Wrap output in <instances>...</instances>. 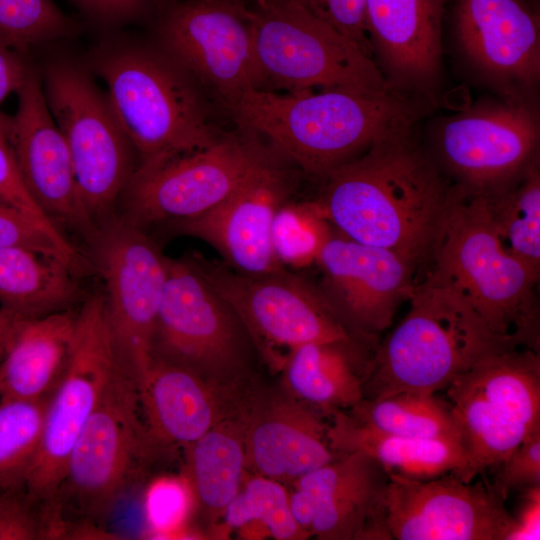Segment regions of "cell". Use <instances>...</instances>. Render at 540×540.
Returning a JSON list of instances; mask_svg holds the SVG:
<instances>
[{"mask_svg": "<svg viewBox=\"0 0 540 540\" xmlns=\"http://www.w3.org/2000/svg\"><path fill=\"white\" fill-rule=\"evenodd\" d=\"M412 127L384 135L331 171L315 200L342 235L418 264L431 257L455 183L416 143Z\"/></svg>", "mask_w": 540, "mask_h": 540, "instance_id": "1", "label": "cell"}, {"mask_svg": "<svg viewBox=\"0 0 540 540\" xmlns=\"http://www.w3.org/2000/svg\"><path fill=\"white\" fill-rule=\"evenodd\" d=\"M227 108L240 128L262 135L302 171L324 179L384 135L412 127L423 105L396 91L251 89Z\"/></svg>", "mask_w": 540, "mask_h": 540, "instance_id": "2", "label": "cell"}, {"mask_svg": "<svg viewBox=\"0 0 540 540\" xmlns=\"http://www.w3.org/2000/svg\"><path fill=\"white\" fill-rule=\"evenodd\" d=\"M409 301L405 318L374 350L364 399L404 391L435 394L485 357L520 347L496 333L433 269Z\"/></svg>", "mask_w": 540, "mask_h": 540, "instance_id": "3", "label": "cell"}, {"mask_svg": "<svg viewBox=\"0 0 540 540\" xmlns=\"http://www.w3.org/2000/svg\"><path fill=\"white\" fill-rule=\"evenodd\" d=\"M90 67L138 158L136 171L158 168L204 149L221 135L208 119L198 85L159 48L106 41Z\"/></svg>", "mask_w": 540, "mask_h": 540, "instance_id": "4", "label": "cell"}, {"mask_svg": "<svg viewBox=\"0 0 540 540\" xmlns=\"http://www.w3.org/2000/svg\"><path fill=\"white\" fill-rule=\"evenodd\" d=\"M455 185L431 253L432 269L449 280L496 333L539 351V275L502 246L481 195Z\"/></svg>", "mask_w": 540, "mask_h": 540, "instance_id": "5", "label": "cell"}, {"mask_svg": "<svg viewBox=\"0 0 540 540\" xmlns=\"http://www.w3.org/2000/svg\"><path fill=\"white\" fill-rule=\"evenodd\" d=\"M256 353L251 335L205 275L195 254L167 260L152 358L220 389L244 393Z\"/></svg>", "mask_w": 540, "mask_h": 540, "instance_id": "6", "label": "cell"}, {"mask_svg": "<svg viewBox=\"0 0 540 540\" xmlns=\"http://www.w3.org/2000/svg\"><path fill=\"white\" fill-rule=\"evenodd\" d=\"M251 14L259 89L395 91L371 57L301 6L256 0Z\"/></svg>", "mask_w": 540, "mask_h": 540, "instance_id": "7", "label": "cell"}, {"mask_svg": "<svg viewBox=\"0 0 540 540\" xmlns=\"http://www.w3.org/2000/svg\"><path fill=\"white\" fill-rule=\"evenodd\" d=\"M41 79L82 202L99 228L117 215L120 197L138 167L136 151L87 68L70 58H54L45 64Z\"/></svg>", "mask_w": 540, "mask_h": 540, "instance_id": "8", "label": "cell"}, {"mask_svg": "<svg viewBox=\"0 0 540 540\" xmlns=\"http://www.w3.org/2000/svg\"><path fill=\"white\" fill-rule=\"evenodd\" d=\"M471 481L498 467L540 428V354L525 347L485 357L446 388Z\"/></svg>", "mask_w": 540, "mask_h": 540, "instance_id": "9", "label": "cell"}, {"mask_svg": "<svg viewBox=\"0 0 540 540\" xmlns=\"http://www.w3.org/2000/svg\"><path fill=\"white\" fill-rule=\"evenodd\" d=\"M118 366L103 292L78 308L70 354L51 393L39 449L25 483L44 504L57 501L69 454Z\"/></svg>", "mask_w": 540, "mask_h": 540, "instance_id": "10", "label": "cell"}, {"mask_svg": "<svg viewBox=\"0 0 540 540\" xmlns=\"http://www.w3.org/2000/svg\"><path fill=\"white\" fill-rule=\"evenodd\" d=\"M273 160L255 133L240 128L221 134L204 149L152 170L136 171L120 197L117 216L144 230L196 217Z\"/></svg>", "mask_w": 540, "mask_h": 540, "instance_id": "11", "label": "cell"}, {"mask_svg": "<svg viewBox=\"0 0 540 540\" xmlns=\"http://www.w3.org/2000/svg\"><path fill=\"white\" fill-rule=\"evenodd\" d=\"M104 283L117 362L135 385L152 363V339L168 257L146 230L117 215L98 228L87 247Z\"/></svg>", "mask_w": 540, "mask_h": 540, "instance_id": "12", "label": "cell"}, {"mask_svg": "<svg viewBox=\"0 0 540 540\" xmlns=\"http://www.w3.org/2000/svg\"><path fill=\"white\" fill-rule=\"evenodd\" d=\"M158 48L226 106L259 89L252 14L242 0H156Z\"/></svg>", "mask_w": 540, "mask_h": 540, "instance_id": "13", "label": "cell"}, {"mask_svg": "<svg viewBox=\"0 0 540 540\" xmlns=\"http://www.w3.org/2000/svg\"><path fill=\"white\" fill-rule=\"evenodd\" d=\"M151 456L136 385L118 365L69 454L57 502L106 516Z\"/></svg>", "mask_w": 540, "mask_h": 540, "instance_id": "14", "label": "cell"}, {"mask_svg": "<svg viewBox=\"0 0 540 540\" xmlns=\"http://www.w3.org/2000/svg\"><path fill=\"white\" fill-rule=\"evenodd\" d=\"M195 257L216 290L230 303L259 353L280 363L302 345L353 337L337 318L317 285L286 268L261 273L238 272L223 262Z\"/></svg>", "mask_w": 540, "mask_h": 540, "instance_id": "15", "label": "cell"}, {"mask_svg": "<svg viewBox=\"0 0 540 540\" xmlns=\"http://www.w3.org/2000/svg\"><path fill=\"white\" fill-rule=\"evenodd\" d=\"M454 472L417 480L389 474L383 505L392 539L505 540L512 523L493 482Z\"/></svg>", "mask_w": 540, "mask_h": 540, "instance_id": "16", "label": "cell"}, {"mask_svg": "<svg viewBox=\"0 0 540 540\" xmlns=\"http://www.w3.org/2000/svg\"><path fill=\"white\" fill-rule=\"evenodd\" d=\"M320 292L346 330L376 348L415 285L417 263L390 249L350 239L334 228L315 262Z\"/></svg>", "mask_w": 540, "mask_h": 540, "instance_id": "17", "label": "cell"}, {"mask_svg": "<svg viewBox=\"0 0 540 540\" xmlns=\"http://www.w3.org/2000/svg\"><path fill=\"white\" fill-rule=\"evenodd\" d=\"M16 94L17 110L6 115L5 128L22 182L66 238L68 231L88 247L98 228L82 202L67 144L47 105L41 73L34 66Z\"/></svg>", "mask_w": 540, "mask_h": 540, "instance_id": "18", "label": "cell"}, {"mask_svg": "<svg viewBox=\"0 0 540 540\" xmlns=\"http://www.w3.org/2000/svg\"><path fill=\"white\" fill-rule=\"evenodd\" d=\"M437 143L456 184L474 190L493 187L538 158V116L527 99L506 98L449 118Z\"/></svg>", "mask_w": 540, "mask_h": 540, "instance_id": "19", "label": "cell"}, {"mask_svg": "<svg viewBox=\"0 0 540 540\" xmlns=\"http://www.w3.org/2000/svg\"><path fill=\"white\" fill-rule=\"evenodd\" d=\"M389 473L360 451L340 454L292 482L291 513L323 540L392 539L384 516Z\"/></svg>", "mask_w": 540, "mask_h": 540, "instance_id": "20", "label": "cell"}, {"mask_svg": "<svg viewBox=\"0 0 540 540\" xmlns=\"http://www.w3.org/2000/svg\"><path fill=\"white\" fill-rule=\"evenodd\" d=\"M297 183L295 170L273 160L217 206L196 217L168 222V230L204 241L221 255L223 263L238 272L280 270L285 267L273 251L272 223Z\"/></svg>", "mask_w": 540, "mask_h": 540, "instance_id": "21", "label": "cell"}, {"mask_svg": "<svg viewBox=\"0 0 540 540\" xmlns=\"http://www.w3.org/2000/svg\"><path fill=\"white\" fill-rule=\"evenodd\" d=\"M455 26L466 57L504 91L527 99L540 78L538 14L524 0H456Z\"/></svg>", "mask_w": 540, "mask_h": 540, "instance_id": "22", "label": "cell"}, {"mask_svg": "<svg viewBox=\"0 0 540 540\" xmlns=\"http://www.w3.org/2000/svg\"><path fill=\"white\" fill-rule=\"evenodd\" d=\"M447 0H366L365 20L389 85L424 101L438 84Z\"/></svg>", "mask_w": 540, "mask_h": 540, "instance_id": "23", "label": "cell"}, {"mask_svg": "<svg viewBox=\"0 0 540 540\" xmlns=\"http://www.w3.org/2000/svg\"><path fill=\"white\" fill-rule=\"evenodd\" d=\"M318 408L294 396H250L245 435L246 467L253 474L293 482L338 454L330 424ZM325 415V414H324Z\"/></svg>", "mask_w": 540, "mask_h": 540, "instance_id": "24", "label": "cell"}, {"mask_svg": "<svg viewBox=\"0 0 540 540\" xmlns=\"http://www.w3.org/2000/svg\"><path fill=\"white\" fill-rule=\"evenodd\" d=\"M136 388L152 455L159 448H186L239 410L249 398L245 393L220 389L188 370L156 359Z\"/></svg>", "mask_w": 540, "mask_h": 540, "instance_id": "25", "label": "cell"}, {"mask_svg": "<svg viewBox=\"0 0 540 540\" xmlns=\"http://www.w3.org/2000/svg\"><path fill=\"white\" fill-rule=\"evenodd\" d=\"M78 308L41 317H17L0 359V400L51 395L65 369Z\"/></svg>", "mask_w": 540, "mask_h": 540, "instance_id": "26", "label": "cell"}, {"mask_svg": "<svg viewBox=\"0 0 540 540\" xmlns=\"http://www.w3.org/2000/svg\"><path fill=\"white\" fill-rule=\"evenodd\" d=\"M374 350L356 338L310 343L289 351L280 367L292 396L330 416L364 399Z\"/></svg>", "mask_w": 540, "mask_h": 540, "instance_id": "27", "label": "cell"}, {"mask_svg": "<svg viewBox=\"0 0 540 540\" xmlns=\"http://www.w3.org/2000/svg\"><path fill=\"white\" fill-rule=\"evenodd\" d=\"M329 437L338 453L360 451L379 463L389 474L426 480L467 466L462 444L456 439H424L388 434L362 425L346 411L331 415Z\"/></svg>", "mask_w": 540, "mask_h": 540, "instance_id": "28", "label": "cell"}, {"mask_svg": "<svg viewBox=\"0 0 540 540\" xmlns=\"http://www.w3.org/2000/svg\"><path fill=\"white\" fill-rule=\"evenodd\" d=\"M79 268L56 255L23 248H0V306L24 318L75 308L83 300Z\"/></svg>", "mask_w": 540, "mask_h": 540, "instance_id": "29", "label": "cell"}, {"mask_svg": "<svg viewBox=\"0 0 540 540\" xmlns=\"http://www.w3.org/2000/svg\"><path fill=\"white\" fill-rule=\"evenodd\" d=\"M248 401L186 447L184 473L193 487L198 507L213 527L246 477Z\"/></svg>", "mask_w": 540, "mask_h": 540, "instance_id": "30", "label": "cell"}, {"mask_svg": "<svg viewBox=\"0 0 540 540\" xmlns=\"http://www.w3.org/2000/svg\"><path fill=\"white\" fill-rule=\"evenodd\" d=\"M475 191L481 195L493 230L505 250L539 275L540 171L538 158L512 179Z\"/></svg>", "mask_w": 540, "mask_h": 540, "instance_id": "31", "label": "cell"}, {"mask_svg": "<svg viewBox=\"0 0 540 540\" xmlns=\"http://www.w3.org/2000/svg\"><path fill=\"white\" fill-rule=\"evenodd\" d=\"M213 528V535L219 538L230 532H236L243 539L309 538L291 513L289 492L282 482L253 473L246 475L240 490Z\"/></svg>", "mask_w": 540, "mask_h": 540, "instance_id": "32", "label": "cell"}, {"mask_svg": "<svg viewBox=\"0 0 540 540\" xmlns=\"http://www.w3.org/2000/svg\"><path fill=\"white\" fill-rule=\"evenodd\" d=\"M344 411L357 422L379 432L460 441L451 404L435 394L398 392L381 398L363 399Z\"/></svg>", "mask_w": 540, "mask_h": 540, "instance_id": "33", "label": "cell"}, {"mask_svg": "<svg viewBox=\"0 0 540 540\" xmlns=\"http://www.w3.org/2000/svg\"><path fill=\"white\" fill-rule=\"evenodd\" d=\"M49 397L0 400V491L25 488L39 449Z\"/></svg>", "mask_w": 540, "mask_h": 540, "instance_id": "34", "label": "cell"}, {"mask_svg": "<svg viewBox=\"0 0 540 540\" xmlns=\"http://www.w3.org/2000/svg\"><path fill=\"white\" fill-rule=\"evenodd\" d=\"M79 24L53 0H0V47L23 54L75 36Z\"/></svg>", "mask_w": 540, "mask_h": 540, "instance_id": "35", "label": "cell"}, {"mask_svg": "<svg viewBox=\"0 0 540 540\" xmlns=\"http://www.w3.org/2000/svg\"><path fill=\"white\" fill-rule=\"evenodd\" d=\"M332 229L316 200L287 201L272 223L276 259L285 268L302 269L315 264Z\"/></svg>", "mask_w": 540, "mask_h": 540, "instance_id": "36", "label": "cell"}, {"mask_svg": "<svg viewBox=\"0 0 540 540\" xmlns=\"http://www.w3.org/2000/svg\"><path fill=\"white\" fill-rule=\"evenodd\" d=\"M198 508L193 487L184 473L152 480L144 494L147 536L151 539H200L190 520Z\"/></svg>", "mask_w": 540, "mask_h": 540, "instance_id": "37", "label": "cell"}, {"mask_svg": "<svg viewBox=\"0 0 540 540\" xmlns=\"http://www.w3.org/2000/svg\"><path fill=\"white\" fill-rule=\"evenodd\" d=\"M9 247L60 256L78 268L87 264L74 243L51 233L16 207L0 201V248Z\"/></svg>", "mask_w": 540, "mask_h": 540, "instance_id": "38", "label": "cell"}, {"mask_svg": "<svg viewBox=\"0 0 540 540\" xmlns=\"http://www.w3.org/2000/svg\"><path fill=\"white\" fill-rule=\"evenodd\" d=\"M20 490L0 491V540L47 539V506Z\"/></svg>", "mask_w": 540, "mask_h": 540, "instance_id": "39", "label": "cell"}, {"mask_svg": "<svg viewBox=\"0 0 540 540\" xmlns=\"http://www.w3.org/2000/svg\"><path fill=\"white\" fill-rule=\"evenodd\" d=\"M322 20L340 34L354 42L372 58L373 50L368 37L366 0H287Z\"/></svg>", "mask_w": 540, "mask_h": 540, "instance_id": "40", "label": "cell"}, {"mask_svg": "<svg viewBox=\"0 0 540 540\" xmlns=\"http://www.w3.org/2000/svg\"><path fill=\"white\" fill-rule=\"evenodd\" d=\"M5 119L6 114L0 112V201L21 210L51 233L69 240L50 222L24 186L8 142Z\"/></svg>", "mask_w": 540, "mask_h": 540, "instance_id": "41", "label": "cell"}, {"mask_svg": "<svg viewBox=\"0 0 540 540\" xmlns=\"http://www.w3.org/2000/svg\"><path fill=\"white\" fill-rule=\"evenodd\" d=\"M498 468L493 484L505 499L513 490L540 486V428L526 437Z\"/></svg>", "mask_w": 540, "mask_h": 540, "instance_id": "42", "label": "cell"}, {"mask_svg": "<svg viewBox=\"0 0 540 540\" xmlns=\"http://www.w3.org/2000/svg\"><path fill=\"white\" fill-rule=\"evenodd\" d=\"M91 23L114 28L132 22L150 11L156 0H70Z\"/></svg>", "mask_w": 540, "mask_h": 540, "instance_id": "43", "label": "cell"}, {"mask_svg": "<svg viewBox=\"0 0 540 540\" xmlns=\"http://www.w3.org/2000/svg\"><path fill=\"white\" fill-rule=\"evenodd\" d=\"M522 501L513 517L505 540H531L540 537V486L522 490Z\"/></svg>", "mask_w": 540, "mask_h": 540, "instance_id": "44", "label": "cell"}, {"mask_svg": "<svg viewBox=\"0 0 540 540\" xmlns=\"http://www.w3.org/2000/svg\"><path fill=\"white\" fill-rule=\"evenodd\" d=\"M32 68L27 54L0 47V106L11 93L18 91Z\"/></svg>", "mask_w": 540, "mask_h": 540, "instance_id": "45", "label": "cell"}, {"mask_svg": "<svg viewBox=\"0 0 540 540\" xmlns=\"http://www.w3.org/2000/svg\"><path fill=\"white\" fill-rule=\"evenodd\" d=\"M17 317L0 306V359Z\"/></svg>", "mask_w": 540, "mask_h": 540, "instance_id": "46", "label": "cell"}]
</instances>
